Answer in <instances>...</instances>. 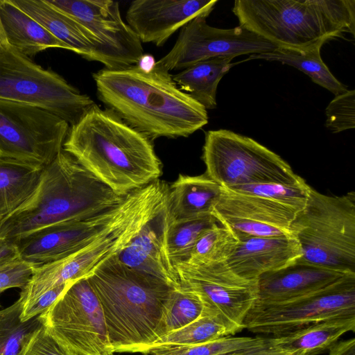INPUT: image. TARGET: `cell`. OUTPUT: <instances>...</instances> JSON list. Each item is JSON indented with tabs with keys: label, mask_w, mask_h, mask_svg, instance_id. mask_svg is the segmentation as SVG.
Returning <instances> with one entry per match:
<instances>
[{
	"label": "cell",
	"mask_w": 355,
	"mask_h": 355,
	"mask_svg": "<svg viewBox=\"0 0 355 355\" xmlns=\"http://www.w3.org/2000/svg\"><path fill=\"white\" fill-rule=\"evenodd\" d=\"M355 330V316L331 318L293 332L268 338L270 346L293 355H319L327 352L339 338Z\"/></svg>",
	"instance_id": "25"
},
{
	"label": "cell",
	"mask_w": 355,
	"mask_h": 355,
	"mask_svg": "<svg viewBox=\"0 0 355 355\" xmlns=\"http://www.w3.org/2000/svg\"><path fill=\"white\" fill-rule=\"evenodd\" d=\"M112 355H114V354H112ZM143 355H148V354H143Z\"/></svg>",
	"instance_id": "45"
},
{
	"label": "cell",
	"mask_w": 355,
	"mask_h": 355,
	"mask_svg": "<svg viewBox=\"0 0 355 355\" xmlns=\"http://www.w3.org/2000/svg\"><path fill=\"white\" fill-rule=\"evenodd\" d=\"M167 193L129 243L113 257L123 264L164 280L175 288L178 277L166 250Z\"/></svg>",
	"instance_id": "19"
},
{
	"label": "cell",
	"mask_w": 355,
	"mask_h": 355,
	"mask_svg": "<svg viewBox=\"0 0 355 355\" xmlns=\"http://www.w3.org/2000/svg\"><path fill=\"white\" fill-rule=\"evenodd\" d=\"M223 188L205 173L190 176L180 174L168 186L166 201L169 222L175 223L212 215Z\"/></svg>",
	"instance_id": "23"
},
{
	"label": "cell",
	"mask_w": 355,
	"mask_h": 355,
	"mask_svg": "<svg viewBox=\"0 0 355 355\" xmlns=\"http://www.w3.org/2000/svg\"><path fill=\"white\" fill-rule=\"evenodd\" d=\"M87 278L100 302L114 353L142 354L156 343L175 287L113 256Z\"/></svg>",
	"instance_id": "3"
},
{
	"label": "cell",
	"mask_w": 355,
	"mask_h": 355,
	"mask_svg": "<svg viewBox=\"0 0 355 355\" xmlns=\"http://www.w3.org/2000/svg\"><path fill=\"white\" fill-rule=\"evenodd\" d=\"M1 218H2V216H1V214H0V219H1Z\"/></svg>",
	"instance_id": "44"
},
{
	"label": "cell",
	"mask_w": 355,
	"mask_h": 355,
	"mask_svg": "<svg viewBox=\"0 0 355 355\" xmlns=\"http://www.w3.org/2000/svg\"><path fill=\"white\" fill-rule=\"evenodd\" d=\"M328 355H355L354 338L338 341L328 351Z\"/></svg>",
	"instance_id": "42"
},
{
	"label": "cell",
	"mask_w": 355,
	"mask_h": 355,
	"mask_svg": "<svg viewBox=\"0 0 355 355\" xmlns=\"http://www.w3.org/2000/svg\"><path fill=\"white\" fill-rule=\"evenodd\" d=\"M37 21L72 51L89 61L97 62L101 44L77 20L56 9L46 0H10Z\"/></svg>",
	"instance_id": "22"
},
{
	"label": "cell",
	"mask_w": 355,
	"mask_h": 355,
	"mask_svg": "<svg viewBox=\"0 0 355 355\" xmlns=\"http://www.w3.org/2000/svg\"><path fill=\"white\" fill-rule=\"evenodd\" d=\"M7 44L6 40L0 22V46Z\"/></svg>",
	"instance_id": "43"
},
{
	"label": "cell",
	"mask_w": 355,
	"mask_h": 355,
	"mask_svg": "<svg viewBox=\"0 0 355 355\" xmlns=\"http://www.w3.org/2000/svg\"><path fill=\"white\" fill-rule=\"evenodd\" d=\"M19 257L17 244L6 238L0 237V267L10 263Z\"/></svg>",
	"instance_id": "40"
},
{
	"label": "cell",
	"mask_w": 355,
	"mask_h": 355,
	"mask_svg": "<svg viewBox=\"0 0 355 355\" xmlns=\"http://www.w3.org/2000/svg\"><path fill=\"white\" fill-rule=\"evenodd\" d=\"M36 266L19 257L0 267V294L9 288H24Z\"/></svg>",
	"instance_id": "37"
},
{
	"label": "cell",
	"mask_w": 355,
	"mask_h": 355,
	"mask_svg": "<svg viewBox=\"0 0 355 355\" xmlns=\"http://www.w3.org/2000/svg\"><path fill=\"white\" fill-rule=\"evenodd\" d=\"M180 287L196 293L204 314L217 319L231 336L245 329L244 320L257 300V280L235 275L225 262L173 266Z\"/></svg>",
	"instance_id": "13"
},
{
	"label": "cell",
	"mask_w": 355,
	"mask_h": 355,
	"mask_svg": "<svg viewBox=\"0 0 355 355\" xmlns=\"http://www.w3.org/2000/svg\"><path fill=\"white\" fill-rule=\"evenodd\" d=\"M267 338L223 336L206 343L189 345H156L142 354L148 355H224L234 351L263 345Z\"/></svg>",
	"instance_id": "29"
},
{
	"label": "cell",
	"mask_w": 355,
	"mask_h": 355,
	"mask_svg": "<svg viewBox=\"0 0 355 355\" xmlns=\"http://www.w3.org/2000/svg\"><path fill=\"white\" fill-rule=\"evenodd\" d=\"M62 149L124 196L158 180L162 172L153 141L97 105L70 126Z\"/></svg>",
	"instance_id": "2"
},
{
	"label": "cell",
	"mask_w": 355,
	"mask_h": 355,
	"mask_svg": "<svg viewBox=\"0 0 355 355\" xmlns=\"http://www.w3.org/2000/svg\"><path fill=\"white\" fill-rule=\"evenodd\" d=\"M204 313V305L193 291L179 287L172 293L162 323V336L182 328Z\"/></svg>",
	"instance_id": "33"
},
{
	"label": "cell",
	"mask_w": 355,
	"mask_h": 355,
	"mask_svg": "<svg viewBox=\"0 0 355 355\" xmlns=\"http://www.w3.org/2000/svg\"><path fill=\"white\" fill-rule=\"evenodd\" d=\"M126 196L114 192L62 149L44 167L31 196L0 219V237L15 242L53 225L88 218L118 205Z\"/></svg>",
	"instance_id": "4"
},
{
	"label": "cell",
	"mask_w": 355,
	"mask_h": 355,
	"mask_svg": "<svg viewBox=\"0 0 355 355\" xmlns=\"http://www.w3.org/2000/svg\"><path fill=\"white\" fill-rule=\"evenodd\" d=\"M70 283L71 282L57 286L48 291L32 303L21 308V320L25 322L46 311L55 302Z\"/></svg>",
	"instance_id": "39"
},
{
	"label": "cell",
	"mask_w": 355,
	"mask_h": 355,
	"mask_svg": "<svg viewBox=\"0 0 355 355\" xmlns=\"http://www.w3.org/2000/svg\"><path fill=\"white\" fill-rule=\"evenodd\" d=\"M227 336V331L223 324L211 315L202 314L182 328L161 336L152 347L196 345Z\"/></svg>",
	"instance_id": "34"
},
{
	"label": "cell",
	"mask_w": 355,
	"mask_h": 355,
	"mask_svg": "<svg viewBox=\"0 0 355 355\" xmlns=\"http://www.w3.org/2000/svg\"><path fill=\"white\" fill-rule=\"evenodd\" d=\"M224 355H293L287 352L279 349L270 345L268 338L267 342L265 345L242 349L240 350L234 351Z\"/></svg>",
	"instance_id": "41"
},
{
	"label": "cell",
	"mask_w": 355,
	"mask_h": 355,
	"mask_svg": "<svg viewBox=\"0 0 355 355\" xmlns=\"http://www.w3.org/2000/svg\"><path fill=\"white\" fill-rule=\"evenodd\" d=\"M237 243L228 229L216 224L200 236L187 259L180 263L201 265L225 262L234 252Z\"/></svg>",
	"instance_id": "30"
},
{
	"label": "cell",
	"mask_w": 355,
	"mask_h": 355,
	"mask_svg": "<svg viewBox=\"0 0 355 355\" xmlns=\"http://www.w3.org/2000/svg\"><path fill=\"white\" fill-rule=\"evenodd\" d=\"M232 57H216L198 62L180 72L172 74L178 87L201 104L207 110L217 107L218 85L230 69Z\"/></svg>",
	"instance_id": "26"
},
{
	"label": "cell",
	"mask_w": 355,
	"mask_h": 355,
	"mask_svg": "<svg viewBox=\"0 0 355 355\" xmlns=\"http://www.w3.org/2000/svg\"><path fill=\"white\" fill-rule=\"evenodd\" d=\"M202 159L205 174L226 189L259 183L295 184L304 180L279 155L229 130L205 132Z\"/></svg>",
	"instance_id": "8"
},
{
	"label": "cell",
	"mask_w": 355,
	"mask_h": 355,
	"mask_svg": "<svg viewBox=\"0 0 355 355\" xmlns=\"http://www.w3.org/2000/svg\"><path fill=\"white\" fill-rule=\"evenodd\" d=\"M325 125L333 133L355 127V91L347 90L335 96L325 111Z\"/></svg>",
	"instance_id": "36"
},
{
	"label": "cell",
	"mask_w": 355,
	"mask_h": 355,
	"mask_svg": "<svg viewBox=\"0 0 355 355\" xmlns=\"http://www.w3.org/2000/svg\"><path fill=\"white\" fill-rule=\"evenodd\" d=\"M298 211L271 200L223 188L211 214L238 241L255 237L292 236Z\"/></svg>",
	"instance_id": "17"
},
{
	"label": "cell",
	"mask_w": 355,
	"mask_h": 355,
	"mask_svg": "<svg viewBox=\"0 0 355 355\" xmlns=\"http://www.w3.org/2000/svg\"><path fill=\"white\" fill-rule=\"evenodd\" d=\"M290 230L300 244V261L355 274L354 191L331 196L311 187Z\"/></svg>",
	"instance_id": "6"
},
{
	"label": "cell",
	"mask_w": 355,
	"mask_h": 355,
	"mask_svg": "<svg viewBox=\"0 0 355 355\" xmlns=\"http://www.w3.org/2000/svg\"><path fill=\"white\" fill-rule=\"evenodd\" d=\"M167 189L164 182H152L138 203L90 244L65 258L36 266L25 286L26 295L35 300L53 288L87 277L129 243L164 200Z\"/></svg>",
	"instance_id": "7"
},
{
	"label": "cell",
	"mask_w": 355,
	"mask_h": 355,
	"mask_svg": "<svg viewBox=\"0 0 355 355\" xmlns=\"http://www.w3.org/2000/svg\"><path fill=\"white\" fill-rule=\"evenodd\" d=\"M146 185L127 195L118 205L83 220L53 225L15 243L19 257L35 266L58 261L84 248L121 220L144 197Z\"/></svg>",
	"instance_id": "15"
},
{
	"label": "cell",
	"mask_w": 355,
	"mask_h": 355,
	"mask_svg": "<svg viewBox=\"0 0 355 355\" xmlns=\"http://www.w3.org/2000/svg\"><path fill=\"white\" fill-rule=\"evenodd\" d=\"M302 257V250L293 236L255 237L238 241L226 266L237 276L257 280L269 272L280 270Z\"/></svg>",
	"instance_id": "21"
},
{
	"label": "cell",
	"mask_w": 355,
	"mask_h": 355,
	"mask_svg": "<svg viewBox=\"0 0 355 355\" xmlns=\"http://www.w3.org/2000/svg\"><path fill=\"white\" fill-rule=\"evenodd\" d=\"M217 0H135L125 14L127 24L141 43L163 46L196 16L210 14Z\"/></svg>",
	"instance_id": "18"
},
{
	"label": "cell",
	"mask_w": 355,
	"mask_h": 355,
	"mask_svg": "<svg viewBox=\"0 0 355 355\" xmlns=\"http://www.w3.org/2000/svg\"><path fill=\"white\" fill-rule=\"evenodd\" d=\"M40 320L69 355L114 354L100 302L87 277L71 282Z\"/></svg>",
	"instance_id": "10"
},
{
	"label": "cell",
	"mask_w": 355,
	"mask_h": 355,
	"mask_svg": "<svg viewBox=\"0 0 355 355\" xmlns=\"http://www.w3.org/2000/svg\"><path fill=\"white\" fill-rule=\"evenodd\" d=\"M322 46L306 49L277 47L271 52L250 55L245 61L261 59L288 64L308 75L313 83L330 91L335 96L341 94L348 89L324 63L320 54Z\"/></svg>",
	"instance_id": "28"
},
{
	"label": "cell",
	"mask_w": 355,
	"mask_h": 355,
	"mask_svg": "<svg viewBox=\"0 0 355 355\" xmlns=\"http://www.w3.org/2000/svg\"><path fill=\"white\" fill-rule=\"evenodd\" d=\"M19 300L0 311V355H19L24 344L41 325L40 315L22 322Z\"/></svg>",
	"instance_id": "31"
},
{
	"label": "cell",
	"mask_w": 355,
	"mask_h": 355,
	"mask_svg": "<svg viewBox=\"0 0 355 355\" xmlns=\"http://www.w3.org/2000/svg\"><path fill=\"white\" fill-rule=\"evenodd\" d=\"M218 223L213 215L180 222H169L166 250L173 266L184 261L200 236Z\"/></svg>",
	"instance_id": "32"
},
{
	"label": "cell",
	"mask_w": 355,
	"mask_h": 355,
	"mask_svg": "<svg viewBox=\"0 0 355 355\" xmlns=\"http://www.w3.org/2000/svg\"><path fill=\"white\" fill-rule=\"evenodd\" d=\"M209 15L200 14L184 25L173 48L155 62V65L168 72L182 71L216 57L234 58L242 55L268 53L277 48L241 26L232 28L211 26L207 23Z\"/></svg>",
	"instance_id": "14"
},
{
	"label": "cell",
	"mask_w": 355,
	"mask_h": 355,
	"mask_svg": "<svg viewBox=\"0 0 355 355\" xmlns=\"http://www.w3.org/2000/svg\"><path fill=\"white\" fill-rule=\"evenodd\" d=\"M310 189L311 187L304 180L295 184H250L228 190L265 198L299 211L305 206Z\"/></svg>",
	"instance_id": "35"
},
{
	"label": "cell",
	"mask_w": 355,
	"mask_h": 355,
	"mask_svg": "<svg viewBox=\"0 0 355 355\" xmlns=\"http://www.w3.org/2000/svg\"><path fill=\"white\" fill-rule=\"evenodd\" d=\"M232 12L277 47L310 49L355 33V0H236Z\"/></svg>",
	"instance_id": "5"
},
{
	"label": "cell",
	"mask_w": 355,
	"mask_h": 355,
	"mask_svg": "<svg viewBox=\"0 0 355 355\" xmlns=\"http://www.w3.org/2000/svg\"><path fill=\"white\" fill-rule=\"evenodd\" d=\"M0 99L42 108L70 126L96 105L62 76L8 44L0 46Z\"/></svg>",
	"instance_id": "9"
},
{
	"label": "cell",
	"mask_w": 355,
	"mask_h": 355,
	"mask_svg": "<svg viewBox=\"0 0 355 355\" xmlns=\"http://www.w3.org/2000/svg\"><path fill=\"white\" fill-rule=\"evenodd\" d=\"M0 22L7 44L30 58L49 48L71 51L10 0H0Z\"/></svg>",
	"instance_id": "24"
},
{
	"label": "cell",
	"mask_w": 355,
	"mask_h": 355,
	"mask_svg": "<svg viewBox=\"0 0 355 355\" xmlns=\"http://www.w3.org/2000/svg\"><path fill=\"white\" fill-rule=\"evenodd\" d=\"M44 167L0 158V214L2 218L23 205L33 193Z\"/></svg>",
	"instance_id": "27"
},
{
	"label": "cell",
	"mask_w": 355,
	"mask_h": 355,
	"mask_svg": "<svg viewBox=\"0 0 355 355\" xmlns=\"http://www.w3.org/2000/svg\"><path fill=\"white\" fill-rule=\"evenodd\" d=\"M349 275L355 274L345 273L298 259L258 278V295L254 304H272L295 299L325 288Z\"/></svg>",
	"instance_id": "20"
},
{
	"label": "cell",
	"mask_w": 355,
	"mask_h": 355,
	"mask_svg": "<svg viewBox=\"0 0 355 355\" xmlns=\"http://www.w3.org/2000/svg\"><path fill=\"white\" fill-rule=\"evenodd\" d=\"M355 316V275L322 290L272 304H254L244 320L245 329L279 336L326 320Z\"/></svg>",
	"instance_id": "11"
},
{
	"label": "cell",
	"mask_w": 355,
	"mask_h": 355,
	"mask_svg": "<svg viewBox=\"0 0 355 355\" xmlns=\"http://www.w3.org/2000/svg\"><path fill=\"white\" fill-rule=\"evenodd\" d=\"M19 355H69L41 325L24 344Z\"/></svg>",
	"instance_id": "38"
},
{
	"label": "cell",
	"mask_w": 355,
	"mask_h": 355,
	"mask_svg": "<svg viewBox=\"0 0 355 355\" xmlns=\"http://www.w3.org/2000/svg\"><path fill=\"white\" fill-rule=\"evenodd\" d=\"M69 128L42 108L0 99V158L44 167L62 150Z\"/></svg>",
	"instance_id": "12"
},
{
	"label": "cell",
	"mask_w": 355,
	"mask_h": 355,
	"mask_svg": "<svg viewBox=\"0 0 355 355\" xmlns=\"http://www.w3.org/2000/svg\"><path fill=\"white\" fill-rule=\"evenodd\" d=\"M90 31L101 44L97 62L117 70L140 63L144 49L121 15L119 3L111 0H46Z\"/></svg>",
	"instance_id": "16"
},
{
	"label": "cell",
	"mask_w": 355,
	"mask_h": 355,
	"mask_svg": "<svg viewBox=\"0 0 355 355\" xmlns=\"http://www.w3.org/2000/svg\"><path fill=\"white\" fill-rule=\"evenodd\" d=\"M98 99L152 141L187 137L208 123L207 110L182 91L172 74L139 64L92 73Z\"/></svg>",
	"instance_id": "1"
}]
</instances>
